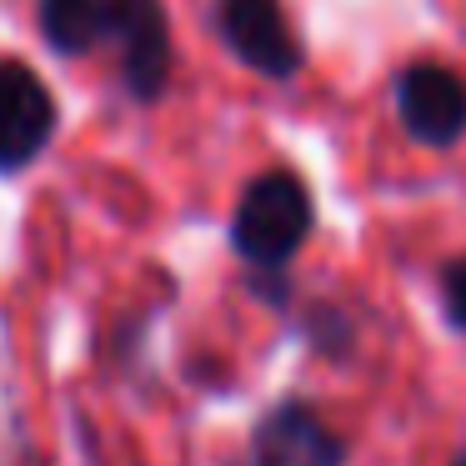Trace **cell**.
Returning a JSON list of instances; mask_svg holds the SVG:
<instances>
[{
    "mask_svg": "<svg viewBox=\"0 0 466 466\" xmlns=\"http://www.w3.org/2000/svg\"><path fill=\"white\" fill-rule=\"evenodd\" d=\"M311 226H316V206H311L306 181L296 171H266L236 201L231 246L256 281H271V276L281 281L291 256L311 236Z\"/></svg>",
    "mask_w": 466,
    "mask_h": 466,
    "instance_id": "6da1fadb",
    "label": "cell"
},
{
    "mask_svg": "<svg viewBox=\"0 0 466 466\" xmlns=\"http://www.w3.org/2000/svg\"><path fill=\"white\" fill-rule=\"evenodd\" d=\"M106 51L136 106H156L176 71V41L166 0H106Z\"/></svg>",
    "mask_w": 466,
    "mask_h": 466,
    "instance_id": "7a4b0ae2",
    "label": "cell"
},
{
    "mask_svg": "<svg viewBox=\"0 0 466 466\" xmlns=\"http://www.w3.org/2000/svg\"><path fill=\"white\" fill-rule=\"evenodd\" d=\"M216 35L226 51L246 66V71L266 76V81H291L301 71L306 51L296 41L291 21H286L281 0H216Z\"/></svg>",
    "mask_w": 466,
    "mask_h": 466,
    "instance_id": "3957f363",
    "label": "cell"
},
{
    "mask_svg": "<svg viewBox=\"0 0 466 466\" xmlns=\"http://www.w3.org/2000/svg\"><path fill=\"white\" fill-rule=\"evenodd\" d=\"M56 96L25 61L0 56V176H15L35 166L56 141Z\"/></svg>",
    "mask_w": 466,
    "mask_h": 466,
    "instance_id": "277c9868",
    "label": "cell"
},
{
    "mask_svg": "<svg viewBox=\"0 0 466 466\" xmlns=\"http://www.w3.org/2000/svg\"><path fill=\"white\" fill-rule=\"evenodd\" d=\"M396 111L421 146L446 151L466 136V81L436 61H416L396 81Z\"/></svg>",
    "mask_w": 466,
    "mask_h": 466,
    "instance_id": "5b68a950",
    "label": "cell"
},
{
    "mask_svg": "<svg viewBox=\"0 0 466 466\" xmlns=\"http://www.w3.org/2000/svg\"><path fill=\"white\" fill-rule=\"evenodd\" d=\"M256 466H346V441L306 401H281L256 421Z\"/></svg>",
    "mask_w": 466,
    "mask_h": 466,
    "instance_id": "8992f818",
    "label": "cell"
},
{
    "mask_svg": "<svg viewBox=\"0 0 466 466\" xmlns=\"http://www.w3.org/2000/svg\"><path fill=\"white\" fill-rule=\"evenodd\" d=\"M35 25H41L46 51L61 61L106 51V0H41Z\"/></svg>",
    "mask_w": 466,
    "mask_h": 466,
    "instance_id": "52a82bcc",
    "label": "cell"
},
{
    "mask_svg": "<svg viewBox=\"0 0 466 466\" xmlns=\"http://www.w3.org/2000/svg\"><path fill=\"white\" fill-rule=\"evenodd\" d=\"M441 296H446V316L466 331V256L441 271Z\"/></svg>",
    "mask_w": 466,
    "mask_h": 466,
    "instance_id": "ba28073f",
    "label": "cell"
},
{
    "mask_svg": "<svg viewBox=\"0 0 466 466\" xmlns=\"http://www.w3.org/2000/svg\"><path fill=\"white\" fill-rule=\"evenodd\" d=\"M451 466H466V451H461V456H456V461H451Z\"/></svg>",
    "mask_w": 466,
    "mask_h": 466,
    "instance_id": "9c48e42d",
    "label": "cell"
}]
</instances>
